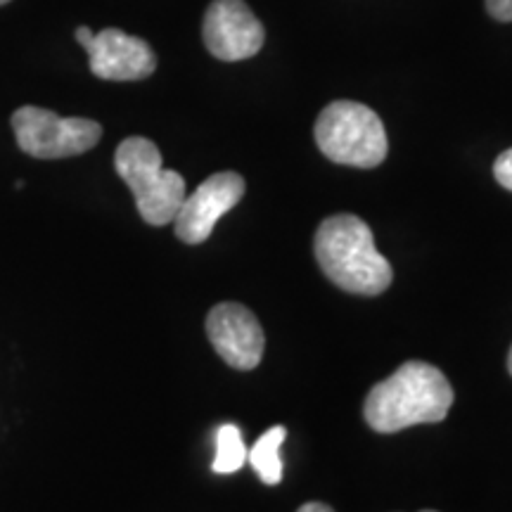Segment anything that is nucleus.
<instances>
[{"instance_id": "9", "label": "nucleus", "mask_w": 512, "mask_h": 512, "mask_svg": "<svg viewBox=\"0 0 512 512\" xmlns=\"http://www.w3.org/2000/svg\"><path fill=\"white\" fill-rule=\"evenodd\" d=\"M83 50L91 72L102 81H140L157 69L155 50L121 29H102Z\"/></svg>"}, {"instance_id": "18", "label": "nucleus", "mask_w": 512, "mask_h": 512, "mask_svg": "<svg viewBox=\"0 0 512 512\" xmlns=\"http://www.w3.org/2000/svg\"><path fill=\"white\" fill-rule=\"evenodd\" d=\"M422 512H434V510H422Z\"/></svg>"}, {"instance_id": "16", "label": "nucleus", "mask_w": 512, "mask_h": 512, "mask_svg": "<svg viewBox=\"0 0 512 512\" xmlns=\"http://www.w3.org/2000/svg\"><path fill=\"white\" fill-rule=\"evenodd\" d=\"M508 370H510V375H512V347H510V354H508Z\"/></svg>"}, {"instance_id": "11", "label": "nucleus", "mask_w": 512, "mask_h": 512, "mask_svg": "<svg viewBox=\"0 0 512 512\" xmlns=\"http://www.w3.org/2000/svg\"><path fill=\"white\" fill-rule=\"evenodd\" d=\"M247 463V446L242 439L240 427H235L233 422L221 425L216 430V456L211 463V470L216 475H233L242 465Z\"/></svg>"}, {"instance_id": "4", "label": "nucleus", "mask_w": 512, "mask_h": 512, "mask_svg": "<svg viewBox=\"0 0 512 512\" xmlns=\"http://www.w3.org/2000/svg\"><path fill=\"white\" fill-rule=\"evenodd\" d=\"M316 143L330 162L356 169H375L389 152L382 119L370 107L351 100H337L320 112Z\"/></svg>"}, {"instance_id": "13", "label": "nucleus", "mask_w": 512, "mask_h": 512, "mask_svg": "<svg viewBox=\"0 0 512 512\" xmlns=\"http://www.w3.org/2000/svg\"><path fill=\"white\" fill-rule=\"evenodd\" d=\"M486 10L498 22H512V0H486Z\"/></svg>"}, {"instance_id": "8", "label": "nucleus", "mask_w": 512, "mask_h": 512, "mask_svg": "<svg viewBox=\"0 0 512 512\" xmlns=\"http://www.w3.org/2000/svg\"><path fill=\"white\" fill-rule=\"evenodd\" d=\"M207 337L235 370H254L264 358L266 337L259 318L238 302L216 304L207 316Z\"/></svg>"}, {"instance_id": "7", "label": "nucleus", "mask_w": 512, "mask_h": 512, "mask_svg": "<svg viewBox=\"0 0 512 512\" xmlns=\"http://www.w3.org/2000/svg\"><path fill=\"white\" fill-rule=\"evenodd\" d=\"M204 46L223 62H240L264 48L266 31L245 0H214L204 15Z\"/></svg>"}, {"instance_id": "3", "label": "nucleus", "mask_w": 512, "mask_h": 512, "mask_svg": "<svg viewBox=\"0 0 512 512\" xmlns=\"http://www.w3.org/2000/svg\"><path fill=\"white\" fill-rule=\"evenodd\" d=\"M114 166L133 197L138 214L150 226L174 223L178 209L188 195L185 178L178 171L164 169L162 152L152 140L133 136L117 147Z\"/></svg>"}, {"instance_id": "12", "label": "nucleus", "mask_w": 512, "mask_h": 512, "mask_svg": "<svg viewBox=\"0 0 512 512\" xmlns=\"http://www.w3.org/2000/svg\"><path fill=\"white\" fill-rule=\"evenodd\" d=\"M494 176L505 190L512 192V147L510 150H505L503 155H498L494 164Z\"/></svg>"}, {"instance_id": "17", "label": "nucleus", "mask_w": 512, "mask_h": 512, "mask_svg": "<svg viewBox=\"0 0 512 512\" xmlns=\"http://www.w3.org/2000/svg\"><path fill=\"white\" fill-rule=\"evenodd\" d=\"M10 3V0H0V5H8Z\"/></svg>"}, {"instance_id": "5", "label": "nucleus", "mask_w": 512, "mask_h": 512, "mask_svg": "<svg viewBox=\"0 0 512 512\" xmlns=\"http://www.w3.org/2000/svg\"><path fill=\"white\" fill-rule=\"evenodd\" d=\"M12 131L19 150L36 159H67L93 150L102 126L93 119L60 117L43 107H19L12 114Z\"/></svg>"}, {"instance_id": "1", "label": "nucleus", "mask_w": 512, "mask_h": 512, "mask_svg": "<svg viewBox=\"0 0 512 512\" xmlns=\"http://www.w3.org/2000/svg\"><path fill=\"white\" fill-rule=\"evenodd\" d=\"M453 406V387L437 366L408 361L394 375L377 382L363 403L370 430L394 434L415 425L441 422Z\"/></svg>"}, {"instance_id": "15", "label": "nucleus", "mask_w": 512, "mask_h": 512, "mask_svg": "<svg viewBox=\"0 0 512 512\" xmlns=\"http://www.w3.org/2000/svg\"><path fill=\"white\" fill-rule=\"evenodd\" d=\"M93 36H95V34H93V31L88 29V27H79V29H76V41H79L81 48H86L88 43H91Z\"/></svg>"}, {"instance_id": "10", "label": "nucleus", "mask_w": 512, "mask_h": 512, "mask_svg": "<svg viewBox=\"0 0 512 512\" xmlns=\"http://www.w3.org/2000/svg\"><path fill=\"white\" fill-rule=\"evenodd\" d=\"M287 439V430L283 425L271 427L261 434L256 444L247 451V463L254 467L261 482L275 486L283 482V458H280V446Z\"/></svg>"}, {"instance_id": "14", "label": "nucleus", "mask_w": 512, "mask_h": 512, "mask_svg": "<svg viewBox=\"0 0 512 512\" xmlns=\"http://www.w3.org/2000/svg\"><path fill=\"white\" fill-rule=\"evenodd\" d=\"M297 512H335L330 508V505H325V503H318V501H313V503H304L302 508H299Z\"/></svg>"}, {"instance_id": "6", "label": "nucleus", "mask_w": 512, "mask_h": 512, "mask_svg": "<svg viewBox=\"0 0 512 512\" xmlns=\"http://www.w3.org/2000/svg\"><path fill=\"white\" fill-rule=\"evenodd\" d=\"M245 195V178L235 171L209 176L185 200L174 219L176 238L185 245H202L214 233V226Z\"/></svg>"}, {"instance_id": "2", "label": "nucleus", "mask_w": 512, "mask_h": 512, "mask_svg": "<svg viewBox=\"0 0 512 512\" xmlns=\"http://www.w3.org/2000/svg\"><path fill=\"white\" fill-rule=\"evenodd\" d=\"M320 271L339 290L377 297L392 285V264L377 252L373 230L354 214H337L320 223L313 240Z\"/></svg>"}]
</instances>
